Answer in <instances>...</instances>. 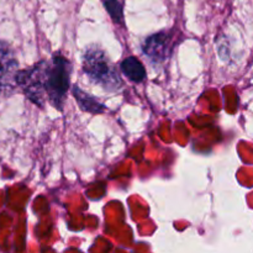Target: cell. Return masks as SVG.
<instances>
[{"label": "cell", "mask_w": 253, "mask_h": 253, "mask_svg": "<svg viewBox=\"0 0 253 253\" xmlns=\"http://www.w3.org/2000/svg\"><path fill=\"white\" fill-rule=\"evenodd\" d=\"M105 6L106 11L109 12L111 19L116 22V24H121L123 22V6L119 2V0H101Z\"/></svg>", "instance_id": "cell-7"}, {"label": "cell", "mask_w": 253, "mask_h": 253, "mask_svg": "<svg viewBox=\"0 0 253 253\" xmlns=\"http://www.w3.org/2000/svg\"><path fill=\"white\" fill-rule=\"evenodd\" d=\"M19 63L11 47L0 41V95L10 93L17 85Z\"/></svg>", "instance_id": "cell-3"}, {"label": "cell", "mask_w": 253, "mask_h": 253, "mask_svg": "<svg viewBox=\"0 0 253 253\" xmlns=\"http://www.w3.org/2000/svg\"><path fill=\"white\" fill-rule=\"evenodd\" d=\"M71 62L57 53L49 61H41L31 68L19 71L16 82L32 103L42 108L48 100L62 110L71 86Z\"/></svg>", "instance_id": "cell-1"}, {"label": "cell", "mask_w": 253, "mask_h": 253, "mask_svg": "<svg viewBox=\"0 0 253 253\" xmlns=\"http://www.w3.org/2000/svg\"><path fill=\"white\" fill-rule=\"evenodd\" d=\"M121 71L130 81L141 83L146 79V69L136 57H127L121 63Z\"/></svg>", "instance_id": "cell-6"}, {"label": "cell", "mask_w": 253, "mask_h": 253, "mask_svg": "<svg viewBox=\"0 0 253 253\" xmlns=\"http://www.w3.org/2000/svg\"><path fill=\"white\" fill-rule=\"evenodd\" d=\"M170 44H172V35L168 32H158L145 40L142 49L146 56L150 57L151 59L155 62H162L169 54Z\"/></svg>", "instance_id": "cell-4"}, {"label": "cell", "mask_w": 253, "mask_h": 253, "mask_svg": "<svg viewBox=\"0 0 253 253\" xmlns=\"http://www.w3.org/2000/svg\"><path fill=\"white\" fill-rule=\"evenodd\" d=\"M72 91H73V95L76 98L77 103H78L79 108L83 111L90 114H101L105 111V105L104 104H101L98 99L91 96L90 94L85 93V91L82 90L78 86H73Z\"/></svg>", "instance_id": "cell-5"}, {"label": "cell", "mask_w": 253, "mask_h": 253, "mask_svg": "<svg viewBox=\"0 0 253 253\" xmlns=\"http://www.w3.org/2000/svg\"><path fill=\"white\" fill-rule=\"evenodd\" d=\"M83 71L91 82L106 91H118L123 81L108 54L98 46H90L83 56Z\"/></svg>", "instance_id": "cell-2"}]
</instances>
